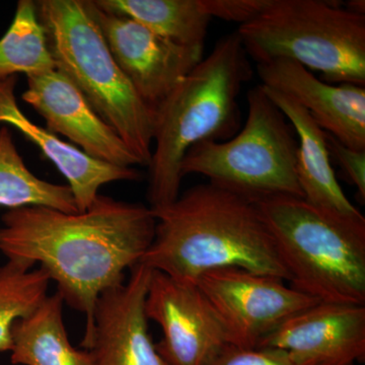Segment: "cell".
I'll use <instances>...</instances> for the list:
<instances>
[{
	"mask_svg": "<svg viewBox=\"0 0 365 365\" xmlns=\"http://www.w3.org/2000/svg\"><path fill=\"white\" fill-rule=\"evenodd\" d=\"M109 13L127 16L178 44L204 46L211 18L202 0H95Z\"/></svg>",
	"mask_w": 365,
	"mask_h": 365,
	"instance_id": "18",
	"label": "cell"
},
{
	"mask_svg": "<svg viewBox=\"0 0 365 365\" xmlns=\"http://www.w3.org/2000/svg\"><path fill=\"white\" fill-rule=\"evenodd\" d=\"M85 4L120 69L155 110L204 58V46L178 44L130 18L104 11L95 0Z\"/></svg>",
	"mask_w": 365,
	"mask_h": 365,
	"instance_id": "9",
	"label": "cell"
},
{
	"mask_svg": "<svg viewBox=\"0 0 365 365\" xmlns=\"http://www.w3.org/2000/svg\"><path fill=\"white\" fill-rule=\"evenodd\" d=\"M16 83V76L0 79V125L14 127L21 132L54 165L68 182L67 186L71 190L78 212L90 207L105 185L140 179L136 168L119 167L91 158L47 128L34 123L18 104Z\"/></svg>",
	"mask_w": 365,
	"mask_h": 365,
	"instance_id": "15",
	"label": "cell"
},
{
	"mask_svg": "<svg viewBox=\"0 0 365 365\" xmlns=\"http://www.w3.org/2000/svg\"><path fill=\"white\" fill-rule=\"evenodd\" d=\"M56 69L45 29L33 0H20L6 33L0 38V79L26 74V78Z\"/></svg>",
	"mask_w": 365,
	"mask_h": 365,
	"instance_id": "20",
	"label": "cell"
},
{
	"mask_svg": "<svg viewBox=\"0 0 365 365\" xmlns=\"http://www.w3.org/2000/svg\"><path fill=\"white\" fill-rule=\"evenodd\" d=\"M242 130L225 141H202L182 158L181 174L201 175L209 184L252 202L274 196L302 197L294 126L261 85L249 91Z\"/></svg>",
	"mask_w": 365,
	"mask_h": 365,
	"instance_id": "7",
	"label": "cell"
},
{
	"mask_svg": "<svg viewBox=\"0 0 365 365\" xmlns=\"http://www.w3.org/2000/svg\"><path fill=\"white\" fill-rule=\"evenodd\" d=\"M292 287L319 302L365 304V218L302 197L257 201Z\"/></svg>",
	"mask_w": 365,
	"mask_h": 365,
	"instance_id": "4",
	"label": "cell"
},
{
	"mask_svg": "<svg viewBox=\"0 0 365 365\" xmlns=\"http://www.w3.org/2000/svg\"><path fill=\"white\" fill-rule=\"evenodd\" d=\"M207 365H309L274 348H241L227 345Z\"/></svg>",
	"mask_w": 365,
	"mask_h": 365,
	"instance_id": "22",
	"label": "cell"
},
{
	"mask_svg": "<svg viewBox=\"0 0 365 365\" xmlns=\"http://www.w3.org/2000/svg\"><path fill=\"white\" fill-rule=\"evenodd\" d=\"M327 144L331 160L337 163L346 180L356 188L359 200L364 203L365 150H352L329 133H327Z\"/></svg>",
	"mask_w": 365,
	"mask_h": 365,
	"instance_id": "23",
	"label": "cell"
},
{
	"mask_svg": "<svg viewBox=\"0 0 365 365\" xmlns=\"http://www.w3.org/2000/svg\"><path fill=\"white\" fill-rule=\"evenodd\" d=\"M252 76L239 35L228 34L158 106L148 165L150 208L170 205L181 194V163L190 148L202 141L227 140L239 132L237 98Z\"/></svg>",
	"mask_w": 365,
	"mask_h": 365,
	"instance_id": "3",
	"label": "cell"
},
{
	"mask_svg": "<svg viewBox=\"0 0 365 365\" xmlns=\"http://www.w3.org/2000/svg\"><path fill=\"white\" fill-rule=\"evenodd\" d=\"M43 206L78 212L71 188L40 179L24 162L11 129L0 125V207L9 210Z\"/></svg>",
	"mask_w": 365,
	"mask_h": 365,
	"instance_id": "19",
	"label": "cell"
},
{
	"mask_svg": "<svg viewBox=\"0 0 365 365\" xmlns=\"http://www.w3.org/2000/svg\"><path fill=\"white\" fill-rule=\"evenodd\" d=\"M262 86V85H261ZM294 126L299 140L297 173L307 202L352 217L362 216L337 181L327 144V133L294 98L262 86Z\"/></svg>",
	"mask_w": 365,
	"mask_h": 365,
	"instance_id": "16",
	"label": "cell"
},
{
	"mask_svg": "<svg viewBox=\"0 0 365 365\" xmlns=\"http://www.w3.org/2000/svg\"><path fill=\"white\" fill-rule=\"evenodd\" d=\"M302 364L355 365L365 360V304L319 302L261 341Z\"/></svg>",
	"mask_w": 365,
	"mask_h": 365,
	"instance_id": "13",
	"label": "cell"
},
{
	"mask_svg": "<svg viewBox=\"0 0 365 365\" xmlns=\"http://www.w3.org/2000/svg\"><path fill=\"white\" fill-rule=\"evenodd\" d=\"M325 0H271L237 31L249 58L319 71L326 83L365 86V16Z\"/></svg>",
	"mask_w": 365,
	"mask_h": 365,
	"instance_id": "6",
	"label": "cell"
},
{
	"mask_svg": "<svg viewBox=\"0 0 365 365\" xmlns=\"http://www.w3.org/2000/svg\"><path fill=\"white\" fill-rule=\"evenodd\" d=\"M271 0H202L208 16L240 26L256 19L269 6Z\"/></svg>",
	"mask_w": 365,
	"mask_h": 365,
	"instance_id": "24",
	"label": "cell"
},
{
	"mask_svg": "<svg viewBox=\"0 0 365 365\" xmlns=\"http://www.w3.org/2000/svg\"><path fill=\"white\" fill-rule=\"evenodd\" d=\"M151 210L155 237L139 262L151 270L188 283L223 268L289 281L260 210L248 199L207 182Z\"/></svg>",
	"mask_w": 365,
	"mask_h": 365,
	"instance_id": "2",
	"label": "cell"
},
{
	"mask_svg": "<svg viewBox=\"0 0 365 365\" xmlns=\"http://www.w3.org/2000/svg\"><path fill=\"white\" fill-rule=\"evenodd\" d=\"M50 281L44 269L26 262L7 260L0 266V352H11L14 323L40 306Z\"/></svg>",
	"mask_w": 365,
	"mask_h": 365,
	"instance_id": "21",
	"label": "cell"
},
{
	"mask_svg": "<svg viewBox=\"0 0 365 365\" xmlns=\"http://www.w3.org/2000/svg\"><path fill=\"white\" fill-rule=\"evenodd\" d=\"M64 300L58 292L13 326L11 360L21 365H91L88 350L71 345L63 322Z\"/></svg>",
	"mask_w": 365,
	"mask_h": 365,
	"instance_id": "17",
	"label": "cell"
},
{
	"mask_svg": "<svg viewBox=\"0 0 365 365\" xmlns=\"http://www.w3.org/2000/svg\"><path fill=\"white\" fill-rule=\"evenodd\" d=\"M153 270L138 263L128 280L100 295L85 350L91 365H169L158 352L144 313Z\"/></svg>",
	"mask_w": 365,
	"mask_h": 365,
	"instance_id": "12",
	"label": "cell"
},
{
	"mask_svg": "<svg viewBox=\"0 0 365 365\" xmlns=\"http://www.w3.org/2000/svg\"><path fill=\"white\" fill-rule=\"evenodd\" d=\"M0 252L7 260L39 264L71 309L85 314L81 347L90 342L100 295L125 282L155 237L150 207L98 195L83 212L26 206L4 213Z\"/></svg>",
	"mask_w": 365,
	"mask_h": 365,
	"instance_id": "1",
	"label": "cell"
},
{
	"mask_svg": "<svg viewBox=\"0 0 365 365\" xmlns=\"http://www.w3.org/2000/svg\"><path fill=\"white\" fill-rule=\"evenodd\" d=\"M144 313L162 329L155 347L169 365H207L228 345L222 322L197 283L153 270Z\"/></svg>",
	"mask_w": 365,
	"mask_h": 365,
	"instance_id": "10",
	"label": "cell"
},
{
	"mask_svg": "<svg viewBox=\"0 0 365 365\" xmlns=\"http://www.w3.org/2000/svg\"><path fill=\"white\" fill-rule=\"evenodd\" d=\"M285 281L240 268L204 273L197 280L222 322L228 345L258 347L288 319L318 304Z\"/></svg>",
	"mask_w": 365,
	"mask_h": 365,
	"instance_id": "8",
	"label": "cell"
},
{
	"mask_svg": "<svg viewBox=\"0 0 365 365\" xmlns=\"http://www.w3.org/2000/svg\"><path fill=\"white\" fill-rule=\"evenodd\" d=\"M345 9L352 11V13L365 16L364 0H350V1L346 2Z\"/></svg>",
	"mask_w": 365,
	"mask_h": 365,
	"instance_id": "25",
	"label": "cell"
},
{
	"mask_svg": "<svg viewBox=\"0 0 365 365\" xmlns=\"http://www.w3.org/2000/svg\"><path fill=\"white\" fill-rule=\"evenodd\" d=\"M262 86L294 98L327 133L356 150H365V88L331 85L287 59L258 64Z\"/></svg>",
	"mask_w": 365,
	"mask_h": 365,
	"instance_id": "14",
	"label": "cell"
},
{
	"mask_svg": "<svg viewBox=\"0 0 365 365\" xmlns=\"http://www.w3.org/2000/svg\"><path fill=\"white\" fill-rule=\"evenodd\" d=\"M36 6L56 69L148 168L157 112L120 69L85 0H39Z\"/></svg>",
	"mask_w": 365,
	"mask_h": 365,
	"instance_id": "5",
	"label": "cell"
},
{
	"mask_svg": "<svg viewBox=\"0 0 365 365\" xmlns=\"http://www.w3.org/2000/svg\"><path fill=\"white\" fill-rule=\"evenodd\" d=\"M24 102L44 118L46 128L102 162L135 168L138 158L58 69L26 78Z\"/></svg>",
	"mask_w": 365,
	"mask_h": 365,
	"instance_id": "11",
	"label": "cell"
}]
</instances>
